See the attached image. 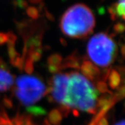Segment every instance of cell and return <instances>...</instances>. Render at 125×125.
<instances>
[{
	"mask_svg": "<svg viewBox=\"0 0 125 125\" xmlns=\"http://www.w3.org/2000/svg\"><path fill=\"white\" fill-rule=\"evenodd\" d=\"M97 92L88 78L78 72L67 74L62 104L65 107L94 113Z\"/></svg>",
	"mask_w": 125,
	"mask_h": 125,
	"instance_id": "obj_1",
	"label": "cell"
},
{
	"mask_svg": "<svg viewBox=\"0 0 125 125\" xmlns=\"http://www.w3.org/2000/svg\"><path fill=\"white\" fill-rule=\"evenodd\" d=\"M95 19L91 10L84 4H77L70 7L62 15L61 29L65 36L83 38L91 33Z\"/></svg>",
	"mask_w": 125,
	"mask_h": 125,
	"instance_id": "obj_2",
	"label": "cell"
},
{
	"mask_svg": "<svg viewBox=\"0 0 125 125\" xmlns=\"http://www.w3.org/2000/svg\"><path fill=\"white\" fill-rule=\"evenodd\" d=\"M88 56L100 67H106L111 63L116 54V45L110 36L99 33L90 38L87 46Z\"/></svg>",
	"mask_w": 125,
	"mask_h": 125,
	"instance_id": "obj_3",
	"label": "cell"
},
{
	"mask_svg": "<svg viewBox=\"0 0 125 125\" xmlns=\"http://www.w3.org/2000/svg\"><path fill=\"white\" fill-rule=\"evenodd\" d=\"M16 85V95L20 101L26 105L37 102L45 94L43 83L33 76L19 77Z\"/></svg>",
	"mask_w": 125,
	"mask_h": 125,
	"instance_id": "obj_4",
	"label": "cell"
},
{
	"mask_svg": "<svg viewBox=\"0 0 125 125\" xmlns=\"http://www.w3.org/2000/svg\"><path fill=\"white\" fill-rule=\"evenodd\" d=\"M0 125H52L49 121L36 122L29 115L17 113L11 115L4 108H0Z\"/></svg>",
	"mask_w": 125,
	"mask_h": 125,
	"instance_id": "obj_5",
	"label": "cell"
},
{
	"mask_svg": "<svg viewBox=\"0 0 125 125\" xmlns=\"http://www.w3.org/2000/svg\"><path fill=\"white\" fill-rule=\"evenodd\" d=\"M67 74H60L54 76L52 85V95L54 100L62 104L64 98L65 88L67 83Z\"/></svg>",
	"mask_w": 125,
	"mask_h": 125,
	"instance_id": "obj_6",
	"label": "cell"
},
{
	"mask_svg": "<svg viewBox=\"0 0 125 125\" xmlns=\"http://www.w3.org/2000/svg\"><path fill=\"white\" fill-rule=\"evenodd\" d=\"M82 72L86 78L95 79L99 75L98 69L90 61H85L81 66Z\"/></svg>",
	"mask_w": 125,
	"mask_h": 125,
	"instance_id": "obj_7",
	"label": "cell"
},
{
	"mask_svg": "<svg viewBox=\"0 0 125 125\" xmlns=\"http://www.w3.org/2000/svg\"><path fill=\"white\" fill-rule=\"evenodd\" d=\"M13 84V78L7 71L0 69V91L8 90Z\"/></svg>",
	"mask_w": 125,
	"mask_h": 125,
	"instance_id": "obj_8",
	"label": "cell"
},
{
	"mask_svg": "<svg viewBox=\"0 0 125 125\" xmlns=\"http://www.w3.org/2000/svg\"><path fill=\"white\" fill-rule=\"evenodd\" d=\"M111 13L114 18H122L125 19V0H118L115 4L113 6L111 10Z\"/></svg>",
	"mask_w": 125,
	"mask_h": 125,
	"instance_id": "obj_9",
	"label": "cell"
},
{
	"mask_svg": "<svg viewBox=\"0 0 125 125\" xmlns=\"http://www.w3.org/2000/svg\"><path fill=\"white\" fill-rule=\"evenodd\" d=\"M120 83V76L119 73L115 70H113L108 75V85L109 86L115 89L119 86Z\"/></svg>",
	"mask_w": 125,
	"mask_h": 125,
	"instance_id": "obj_10",
	"label": "cell"
},
{
	"mask_svg": "<svg viewBox=\"0 0 125 125\" xmlns=\"http://www.w3.org/2000/svg\"><path fill=\"white\" fill-rule=\"evenodd\" d=\"M49 122L50 124L53 125H58V122H61L62 117H61V114L57 111V110H54L51 112L49 114Z\"/></svg>",
	"mask_w": 125,
	"mask_h": 125,
	"instance_id": "obj_11",
	"label": "cell"
},
{
	"mask_svg": "<svg viewBox=\"0 0 125 125\" xmlns=\"http://www.w3.org/2000/svg\"><path fill=\"white\" fill-rule=\"evenodd\" d=\"M115 125H125V121L122 120L120 122H118L117 123H116Z\"/></svg>",
	"mask_w": 125,
	"mask_h": 125,
	"instance_id": "obj_12",
	"label": "cell"
}]
</instances>
